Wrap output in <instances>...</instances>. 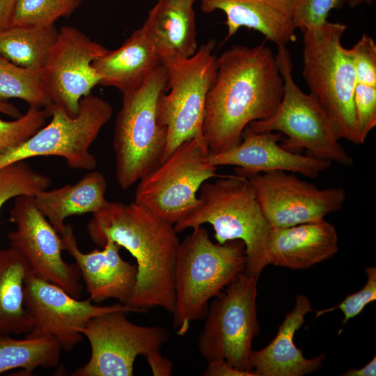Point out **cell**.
Here are the masks:
<instances>
[{"label": "cell", "instance_id": "1", "mask_svg": "<svg viewBox=\"0 0 376 376\" xmlns=\"http://www.w3.org/2000/svg\"><path fill=\"white\" fill-rule=\"evenodd\" d=\"M283 93L275 55L264 44L233 45L217 57L205 102L203 135L210 154L231 150L250 123L271 116Z\"/></svg>", "mask_w": 376, "mask_h": 376}, {"label": "cell", "instance_id": "2", "mask_svg": "<svg viewBox=\"0 0 376 376\" xmlns=\"http://www.w3.org/2000/svg\"><path fill=\"white\" fill-rule=\"evenodd\" d=\"M87 230L97 246L110 239L136 259V283L128 306L138 313L160 307L173 313L180 242L173 224L134 201H109L93 214Z\"/></svg>", "mask_w": 376, "mask_h": 376}, {"label": "cell", "instance_id": "3", "mask_svg": "<svg viewBox=\"0 0 376 376\" xmlns=\"http://www.w3.org/2000/svg\"><path fill=\"white\" fill-rule=\"evenodd\" d=\"M200 202L173 226L178 233L205 224L212 225L219 244L240 240L245 246L244 272L259 276L267 265L272 228L265 219L249 180L238 175L205 181L199 189Z\"/></svg>", "mask_w": 376, "mask_h": 376}, {"label": "cell", "instance_id": "4", "mask_svg": "<svg viewBox=\"0 0 376 376\" xmlns=\"http://www.w3.org/2000/svg\"><path fill=\"white\" fill-rule=\"evenodd\" d=\"M245 246L240 240L214 243L203 226L180 242L175 268L173 327L185 336L192 322L205 318L209 301L244 269Z\"/></svg>", "mask_w": 376, "mask_h": 376}, {"label": "cell", "instance_id": "5", "mask_svg": "<svg viewBox=\"0 0 376 376\" xmlns=\"http://www.w3.org/2000/svg\"><path fill=\"white\" fill-rule=\"evenodd\" d=\"M167 81V70L160 65L141 84L123 93L113 137L116 178L122 189L162 162L167 130L158 121L157 104Z\"/></svg>", "mask_w": 376, "mask_h": 376}, {"label": "cell", "instance_id": "6", "mask_svg": "<svg viewBox=\"0 0 376 376\" xmlns=\"http://www.w3.org/2000/svg\"><path fill=\"white\" fill-rule=\"evenodd\" d=\"M346 29L344 24L327 20L304 32L302 75L338 139L360 145L353 102L354 68L341 44Z\"/></svg>", "mask_w": 376, "mask_h": 376}, {"label": "cell", "instance_id": "7", "mask_svg": "<svg viewBox=\"0 0 376 376\" xmlns=\"http://www.w3.org/2000/svg\"><path fill=\"white\" fill-rule=\"evenodd\" d=\"M275 58L283 79L281 100L271 116L252 121L248 127L254 132L285 134L280 145L289 151L305 149L306 155L314 158L352 166L353 158L339 143L326 113L316 100L295 82L290 54L285 45L277 46Z\"/></svg>", "mask_w": 376, "mask_h": 376}, {"label": "cell", "instance_id": "8", "mask_svg": "<svg viewBox=\"0 0 376 376\" xmlns=\"http://www.w3.org/2000/svg\"><path fill=\"white\" fill-rule=\"evenodd\" d=\"M258 279L243 271L209 304L197 341L207 362L226 360L237 369L253 373L250 366L252 342L260 331Z\"/></svg>", "mask_w": 376, "mask_h": 376}, {"label": "cell", "instance_id": "9", "mask_svg": "<svg viewBox=\"0 0 376 376\" xmlns=\"http://www.w3.org/2000/svg\"><path fill=\"white\" fill-rule=\"evenodd\" d=\"M52 119L21 144L0 156V169L38 156L64 158L74 169L93 171L97 166L89 149L113 115L109 102L91 94L79 102V113L70 116L61 106L50 104Z\"/></svg>", "mask_w": 376, "mask_h": 376}, {"label": "cell", "instance_id": "10", "mask_svg": "<svg viewBox=\"0 0 376 376\" xmlns=\"http://www.w3.org/2000/svg\"><path fill=\"white\" fill-rule=\"evenodd\" d=\"M216 44L211 39L201 45L191 57L165 66L167 89L157 104L158 121L167 130L162 162L187 140L205 141L203 123L206 98L217 70V57L213 54Z\"/></svg>", "mask_w": 376, "mask_h": 376}, {"label": "cell", "instance_id": "11", "mask_svg": "<svg viewBox=\"0 0 376 376\" xmlns=\"http://www.w3.org/2000/svg\"><path fill=\"white\" fill-rule=\"evenodd\" d=\"M205 141L193 138L182 143L154 170L139 180L134 202L174 225L199 203L201 186L217 176L210 164Z\"/></svg>", "mask_w": 376, "mask_h": 376}, {"label": "cell", "instance_id": "12", "mask_svg": "<svg viewBox=\"0 0 376 376\" xmlns=\"http://www.w3.org/2000/svg\"><path fill=\"white\" fill-rule=\"evenodd\" d=\"M125 311H114L91 318L79 329L91 346L88 361L73 376H132L139 355L146 359L160 351L170 338L166 328L130 322Z\"/></svg>", "mask_w": 376, "mask_h": 376}, {"label": "cell", "instance_id": "13", "mask_svg": "<svg viewBox=\"0 0 376 376\" xmlns=\"http://www.w3.org/2000/svg\"><path fill=\"white\" fill-rule=\"evenodd\" d=\"M260 210L272 228L316 221L338 211L346 201L342 187L319 189L295 173L274 171L248 175Z\"/></svg>", "mask_w": 376, "mask_h": 376}, {"label": "cell", "instance_id": "14", "mask_svg": "<svg viewBox=\"0 0 376 376\" xmlns=\"http://www.w3.org/2000/svg\"><path fill=\"white\" fill-rule=\"evenodd\" d=\"M10 215L17 226L7 235L10 246L24 255L36 276L79 299L83 291L81 271L76 263L63 259L62 237L38 210L34 196L15 197Z\"/></svg>", "mask_w": 376, "mask_h": 376}, {"label": "cell", "instance_id": "15", "mask_svg": "<svg viewBox=\"0 0 376 376\" xmlns=\"http://www.w3.org/2000/svg\"><path fill=\"white\" fill-rule=\"evenodd\" d=\"M24 306L33 328L26 337L50 336L63 350H71L83 339L79 329L93 318L114 311L138 313L128 306L116 303L97 306L91 299L79 300L60 287L36 276L31 271L24 286Z\"/></svg>", "mask_w": 376, "mask_h": 376}, {"label": "cell", "instance_id": "16", "mask_svg": "<svg viewBox=\"0 0 376 376\" xmlns=\"http://www.w3.org/2000/svg\"><path fill=\"white\" fill-rule=\"evenodd\" d=\"M107 50L76 28L62 26L42 69L52 103L63 107L70 116H77L80 100L100 84V77L93 62Z\"/></svg>", "mask_w": 376, "mask_h": 376}, {"label": "cell", "instance_id": "17", "mask_svg": "<svg viewBox=\"0 0 376 376\" xmlns=\"http://www.w3.org/2000/svg\"><path fill=\"white\" fill-rule=\"evenodd\" d=\"M281 139L282 134L279 132L258 133L247 126L238 146L221 153L209 154L207 160L217 167L235 166L236 175L242 177L283 171L317 178L331 166L330 162L285 149L278 143Z\"/></svg>", "mask_w": 376, "mask_h": 376}, {"label": "cell", "instance_id": "18", "mask_svg": "<svg viewBox=\"0 0 376 376\" xmlns=\"http://www.w3.org/2000/svg\"><path fill=\"white\" fill-rule=\"evenodd\" d=\"M60 235L64 250L75 259L81 271L91 301L115 299L128 306L136 283L137 267L121 258V246L107 239L103 249L86 253L79 249L71 225L65 224Z\"/></svg>", "mask_w": 376, "mask_h": 376}, {"label": "cell", "instance_id": "19", "mask_svg": "<svg viewBox=\"0 0 376 376\" xmlns=\"http://www.w3.org/2000/svg\"><path fill=\"white\" fill-rule=\"evenodd\" d=\"M201 10L223 11L226 19V40L242 27L262 33L277 46L296 40L295 0H201Z\"/></svg>", "mask_w": 376, "mask_h": 376}, {"label": "cell", "instance_id": "20", "mask_svg": "<svg viewBox=\"0 0 376 376\" xmlns=\"http://www.w3.org/2000/svg\"><path fill=\"white\" fill-rule=\"evenodd\" d=\"M338 251L335 226L324 219L282 228H272L267 265L292 269L309 268Z\"/></svg>", "mask_w": 376, "mask_h": 376}, {"label": "cell", "instance_id": "21", "mask_svg": "<svg viewBox=\"0 0 376 376\" xmlns=\"http://www.w3.org/2000/svg\"><path fill=\"white\" fill-rule=\"evenodd\" d=\"M193 0H157L142 27L162 64L191 57L198 49Z\"/></svg>", "mask_w": 376, "mask_h": 376}, {"label": "cell", "instance_id": "22", "mask_svg": "<svg viewBox=\"0 0 376 376\" xmlns=\"http://www.w3.org/2000/svg\"><path fill=\"white\" fill-rule=\"evenodd\" d=\"M312 310L306 295L297 296L293 309L285 317L275 338L262 350L252 351L250 366L256 376H302L322 367L324 354L306 359L293 342L305 315Z\"/></svg>", "mask_w": 376, "mask_h": 376}, {"label": "cell", "instance_id": "23", "mask_svg": "<svg viewBox=\"0 0 376 376\" xmlns=\"http://www.w3.org/2000/svg\"><path fill=\"white\" fill-rule=\"evenodd\" d=\"M160 65L162 62L142 26L120 47L108 49L92 64L100 77V85L116 88L122 93L138 86Z\"/></svg>", "mask_w": 376, "mask_h": 376}, {"label": "cell", "instance_id": "24", "mask_svg": "<svg viewBox=\"0 0 376 376\" xmlns=\"http://www.w3.org/2000/svg\"><path fill=\"white\" fill-rule=\"evenodd\" d=\"M106 190L104 176L89 171L74 185L46 189L34 198L38 210L61 234L68 217L94 214L102 209L109 202L105 198Z\"/></svg>", "mask_w": 376, "mask_h": 376}, {"label": "cell", "instance_id": "25", "mask_svg": "<svg viewBox=\"0 0 376 376\" xmlns=\"http://www.w3.org/2000/svg\"><path fill=\"white\" fill-rule=\"evenodd\" d=\"M31 271L17 249H0V337L28 334L33 322L24 306V281Z\"/></svg>", "mask_w": 376, "mask_h": 376}, {"label": "cell", "instance_id": "26", "mask_svg": "<svg viewBox=\"0 0 376 376\" xmlns=\"http://www.w3.org/2000/svg\"><path fill=\"white\" fill-rule=\"evenodd\" d=\"M55 26H11L0 31V54L26 68L42 70L56 42Z\"/></svg>", "mask_w": 376, "mask_h": 376}, {"label": "cell", "instance_id": "27", "mask_svg": "<svg viewBox=\"0 0 376 376\" xmlns=\"http://www.w3.org/2000/svg\"><path fill=\"white\" fill-rule=\"evenodd\" d=\"M62 350L61 343L50 336L24 339L0 337V374L22 368L25 373L31 375L39 368L56 367Z\"/></svg>", "mask_w": 376, "mask_h": 376}, {"label": "cell", "instance_id": "28", "mask_svg": "<svg viewBox=\"0 0 376 376\" xmlns=\"http://www.w3.org/2000/svg\"><path fill=\"white\" fill-rule=\"evenodd\" d=\"M18 98L29 107L45 108L52 104L42 70L19 66L0 54V100Z\"/></svg>", "mask_w": 376, "mask_h": 376}, {"label": "cell", "instance_id": "29", "mask_svg": "<svg viewBox=\"0 0 376 376\" xmlns=\"http://www.w3.org/2000/svg\"><path fill=\"white\" fill-rule=\"evenodd\" d=\"M51 179L36 171L24 160L0 169V210L3 204L19 196H36L48 189Z\"/></svg>", "mask_w": 376, "mask_h": 376}, {"label": "cell", "instance_id": "30", "mask_svg": "<svg viewBox=\"0 0 376 376\" xmlns=\"http://www.w3.org/2000/svg\"><path fill=\"white\" fill-rule=\"evenodd\" d=\"M81 0H16L11 26L54 25L60 17L70 16Z\"/></svg>", "mask_w": 376, "mask_h": 376}, {"label": "cell", "instance_id": "31", "mask_svg": "<svg viewBox=\"0 0 376 376\" xmlns=\"http://www.w3.org/2000/svg\"><path fill=\"white\" fill-rule=\"evenodd\" d=\"M50 104L45 108L29 107L24 114L14 120L0 118V156L25 141L45 125L52 115Z\"/></svg>", "mask_w": 376, "mask_h": 376}, {"label": "cell", "instance_id": "32", "mask_svg": "<svg viewBox=\"0 0 376 376\" xmlns=\"http://www.w3.org/2000/svg\"><path fill=\"white\" fill-rule=\"evenodd\" d=\"M353 102L358 136L363 144L376 127V86L356 83Z\"/></svg>", "mask_w": 376, "mask_h": 376}, {"label": "cell", "instance_id": "33", "mask_svg": "<svg viewBox=\"0 0 376 376\" xmlns=\"http://www.w3.org/2000/svg\"><path fill=\"white\" fill-rule=\"evenodd\" d=\"M345 3V0H295V26L303 33L320 26L331 10H339Z\"/></svg>", "mask_w": 376, "mask_h": 376}, {"label": "cell", "instance_id": "34", "mask_svg": "<svg viewBox=\"0 0 376 376\" xmlns=\"http://www.w3.org/2000/svg\"><path fill=\"white\" fill-rule=\"evenodd\" d=\"M354 68L356 83L376 86V44L367 33L347 49Z\"/></svg>", "mask_w": 376, "mask_h": 376}, {"label": "cell", "instance_id": "35", "mask_svg": "<svg viewBox=\"0 0 376 376\" xmlns=\"http://www.w3.org/2000/svg\"><path fill=\"white\" fill-rule=\"evenodd\" d=\"M367 281L359 291L347 295L338 305L316 311L315 318L326 313L339 308L344 314L343 324L358 315L369 303L376 300V267H367L365 269Z\"/></svg>", "mask_w": 376, "mask_h": 376}, {"label": "cell", "instance_id": "36", "mask_svg": "<svg viewBox=\"0 0 376 376\" xmlns=\"http://www.w3.org/2000/svg\"><path fill=\"white\" fill-rule=\"evenodd\" d=\"M207 363V368L203 374L205 376H256L252 372L235 368L226 360H217Z\"/></svg>", "mask_w": 376, "mask_h": 376}, {"label": "cell", "instance_id": "37", "mask_svg": "<svg viewBox=\"0 0 376 376\" xmlns=\"http://www.w3.org/2000/svg\"><path fill=\"white\" fill-rule=\"evenodd\" d=\"M153 375L169 376L172 373L173 362L164 357L160 351L146 359Z\"/></svg>", "mask_w": 376, "mask_h": 376}, {"label": "cell", "instance_id": "38", "mask_svg": "<svg viewBox=\"0 0 376 376\" xmlns=\"http://www.w3.org/2000/svg\"><path fill=\"white\" fill-rule=\"evenodd\" d=\"M16 0H0V31L12 25Z\"/></svg>", "mask_w": 376, "mask_h": 376}, {"label": "cell", "instance_id": "39", "mask_svg": "<svg viewBox=\"0 0 376 376\" xmlns=\"http://www.w3.org/2000/svg\"><path fill=\"white\" fill-rule=\"evenodd\" d=\"M344 376H375L376 375V357L359 369L351 368L346 371Z\"/></svg>", "mask_w": 376, "mask_h": 376}, {"label": "cell", "instance_id": "40", "mask_svg": "<svg viewBox=\"0 0 376 376\" xmlns=\"http://www.w3.org/2000/svg\"><path fill=\"white\" fill-rule=\"evenodd\" d=\"M0 112L15 118H18L22 116L15 106L1 100H0Z\"/></svg>", "mask_w": 376, "mask_h": 376}, {"label": "cell", "instance_id": "41", "mask_svg": "<svg viewBox=\"0 0 376 376\" xmlns=\"http://www.w3.org/2000/svg\"><path fill=\"white\" fill-rule=\"evenodd\" d=\"M373 1L374 0H345V2L350 8H354L363 3L370 5L373 3Z\"/></svg>", "mask_w": 376, "mask_h": 376}, {"label": "cell", "instance_id": "42", "mask_svg": "<svg viewBox=\"0 0 376 376\" xmlns=\"http://www.w3.org/2000/svg\"><path fill=\"white\" fill-rule=\"evenodd\" d=\"M193 1H195L196 0H193Z\"/></svg>", "mask_w": 376, "mask_h": 376}]
</instances>
